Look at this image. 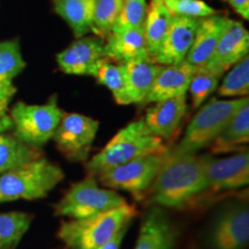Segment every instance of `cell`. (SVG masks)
I'll return each mask as SVG.
<instances>
[{"label": "cell", "instance_id": "44dd1931", "mask_svg": "<svg viewBox=\"0 0 249 249\" xmlns=\"http://www.w3.org/2000/svg\"><path fill=\"white\" fill-rule=\"evenodd\" d=\"M96 0H53V8L77 38L95 33L93 14Z\"/></svg>", "mask_w": 249, "mask_h": 249}, {"label": "cell", "instance_id": "f1b7e54d", "mask_svg": "<svg viewBox=\"0 0 249 249\" xmlns=\"http://www.w3.org/2000/svg\"><path fill=\"white\" fill-rule=\"evenodd\" d=\"M249 92V55L235 64L227 75L224 77L218 95L223 97L247 96Z\"/></svg>", "mask_w": 249, "mask_h": 249}, {"label": "cell", "instance_id": "5bb4252c", "mask_svg": "<svg viewBox=\"0 0 249 249\" xmlns=\"http://www.w3.org/2000/svg\"><path fill=\"white\" fill-rule=\"evenodd\" d=\"M104 58V42L99 37H80L57 54V62L65 74L93 76L98 61Z\"/></svg>", "mask_w": 249, "mask_h": 249}, {"label": "cell", "instance_id": "1f68e13d", "mask_svg": "<svg viewBox=\"0 0 249 249\" xmlns=\"http://www.w3.org/2000/svg\"><path fill=\"white\" fill-rule=\"evenodd\" d=\"M172 15L202 18L216 14V11L202 0H163Z\"/></svg>", "mask_w": 249, "mask_h": 249}, {"label": "cell", "instance_id": "e575fe53", "mask_svg": "<svg viewBox=\"0 0 249 249\" xmlns=\"http://www.w3.org/2000/svg\"><path fill=\"white\" fill-rule=\"evenodd\" d=\"M13 128V124H12V119L11 117L7 116H2L0 117V135L1 134H4V132H6V130Z\"/></svg>", "mask_w": 249, "mask_h": 249}, {"label": "cell", "instance_id": "d4e9b609", "mask_svg": "<svg viewBox=\"0 0 249 249\" xmlns=\"http://www.w3.org/2000/svg\"><path fill=\"white\" fill-rule=\"evenodd\" d=\"M172 17L163 0H150L144 22L145 43L150 59L157 53L172 21Z\"/></svg>", "mask_w": 249, "mask_h": 249}, {"label": "cell", "instance_id": "ffe728a7", "mask_svg": "<svg viewBox=\"0 0 249 249\" xmlns=\"http://www.w3.org/2000/svg\"><path fill=\"white\" fill-rule=\"evenodd\" d=\"M126 75V92L129 104H142L163 65L151 59L124 64Z\"/></svg>", "mask_w": 249, "mask_h": 249}, {"label": "cell", "instance_id": "ac0fdd59", "mask_svg": "<svg viewBox=\"0 0 249 249\" xmlns=\"http://www.w3.org/2000/svg\"><path fill=\"white\" fill-rule=\"evenodd\" d=\"M104 58L117 61L118 64L150 59L145 43L144 28L110 33L107 42H104Z\"/></svg>", "mask_w": 249, "mask_h": 249}, {"label": "cell", "instance_id": "2e32d148", "mask_svg": "<svg viewBox=\"0 0 249 249\" xmlns=\"http://www.w3.org/2000/svg\"><path fill=\"white\" fill-rule=\"evenodd\" d=\"M177 232L160 207H152L143 218L134 249H174Z\"/></svg>", "mask_w": 249, "mask_h": 249}, {"label": "cell", "instance_id": "9a60e30c", "mask_svg": "<svg viewBox=\"0 0 249 249\" xmlns=\"http://www.w3.org/2000/svg\"><path fill=\"white\" fill-rule=\"evenodd\" d=\"M186 112L187 96H177L156 102L154 107H149L145 112L143 121L152 135L161 140H167L178 129Z\"/></svg>", "mask_w": 249, "mask_h": 249}, {"label": "cell", "instance_id": "7402d4cb", "mask_svg": "<svg viewBox=\"0 0 249 249\" xmlns=\"http://www.w3.org/2000/svg\"><path fill=\"white\" fill-rule=\"evenodd\" d=\"M26 67L18 39L0 42V98L11 101L17 92L13 80Z\"/></svg>", "mask_w": 249, "mask_h": 249}, {"label": "cell", "instance_id": "4316f807", "mask_svg": "<svg viewBox=\"0 0 249 249\" xmlns=\"http://www.w3.org/2000/svg\"><path fill=\"white\" fill-rule=\"evenodd\" d=\"M93 77L99 85L107 87L113 95L118 104L128 105L126 92V75H124V64L113 65L108 59L102 58L98 61Z\"/></svg>", "mask_w": 249, "mask_h": 249}, {"label": "cell", "instance_id": "cb8c5ba5", "mask_svg": "<svg viewBox=\"0 0 249 249\" xmlns=\"http://www.w3.org/2000/svg\"><path fill=\"white\" fill-rule=\"evenodd\" d=\"M42 157L40 148L28 144L15 135H0V173L8 172Z\"/></svg>", "mask_w": 249, "mask_h": 249}, {"label": "cell", "instance_id": "d6986e66", "mask_svg": "<svg viewBox=\"0 0 249 249\" xmlns=\"http://www.w3.org/2000/svg\"><path fill=\"white\" fill-rule=\"evenodd\" d=\"M229 18L213 14L200 18L194 42L185 59L187 64L194 67L204 66L213 53L216 45L225 29Z\"/></svg>", "mask_w": 249, "mask_h": 249}, {"label": "cell", "instance_id": "30bf717a", "mask_svg": "<svg viewBox=\"0 0 249 249\" xmlns=\"http://www.w3.org/2000/svg\"><path fill=\"white\" fill-rule=\"evenodd\" d=\"M99 123L79 113H65L53 134L58 150L68 160L85 161L98 132Z\"/></svg>", "mask_w": 249, "mask_h": 249}, {"label": "cell", "instance_id": "5b68a950", "mask_svg": "<svg viewBox=\"0 0 249 249\" xmlns=\"http://www.w3.org/2000/svg\"><path fill=\"white\" fill-rule=\"evenodd\" d=\"M246 104H249L248 97L231 101L211 99L197 111L181 141L170 151L177 155L196 154L201 149L209 147L236 112Z\"/></svg>", "mask_w": 249, "mask_h": 249}, {"label": "cell", "instance_id": "52a82bcc", "mask_svg": "<svg viewBox=\"0 0 249 249\" xmlns=\"http://www.w3.org/2000/svg\"><path fill=\"white\" fill-rule=\"evenodd\" d=\"M65 112L58 107L55 98L43 105H30L18 102L11 110L14 135L21 141L40 148L53 134Z\"/></svg>", "mask_w": 249, "mask_h": 249}, {"label": "cell", "instance_id": "8fae6325", "mask_svg": "<svg viewBox=\"0 0 249 249\" xmlns=\"http://www.w3.org/2000/svg\"><path fill=\"white\" fill-rule=\"evenodd\" d=\"M208 186L214 191L236 189L249 183V155L247 150L225 158L201 156Z\"/></svg>", "mask_w": 249, "mask_h": 249}, {"label": "cell", "instance_id": "7c38bea8", "mask_svg": "<svg viewBox=\"0 0 249 249\" xmlns=\"http://www.w3.org/2000/svg\"><path fill=\"white\" fill-rule=\"evenodd\" d=\"M249 33L239 21L229 18L216 49L209 60L205 62V70L224 75V73L248 55Z\"/></svg>", "mask_w": 249, "mask_h": 249}, {"label": "cell", "instance_id": "8d00e7d4", "mask_svg": "<svg viewBox=\"0 0 249 249\" xmlns=\"http://www.w3.org/2000/svg\"><path fill=\"white\" fill-rule=\"evenodd\" d=\"M223 1H227V2H229V0H223Z\"/></svg>", "mask_w": 249, "mask_h": 249}, {"label": "cell", "instance_id": "8992f818", "mask_svg": "<svg viewBox=\"0 0 249 249\" xmlns=\"http://www.w3.org/2000/svg\"><path fill=\"white\" fill-rule=\"evenodd\" d=\"M126 203L124 197L113 189L101 188L95 177L90 174L86 179L74 183L61 200L54 204V214L71 219H83Z\"/></svg>", "mask_w": 249, "mask_h": 249}, {"label": "cell", "instance_id": "ba28073f", "mask_svg": "<svg viewBox=\"0 0 249 249\" xmlns=\"http://www.w3.org/2000/svg\"><path fill=\"white\" fill-rule=\"evenodd\" d=\"M249 242L247 202H226L211 220L207 234L210 249H245Z\"/></svg>", "mask_w": 249, "mask_h": 249}, {"label": "cell", "instance_id": "e0dca14e", "mask_svg": "<svg viewBox=\"0 0 249 249\" xmlns=\"http://www.w3.org/2000/svg\"><path fill=\"white\" fill-rule=\"evenodd\" d=\"M196 67L186 61L178 65L163 66L149 90L142 104L165 101V99L187 95L189 82Z\"/></svg>", "mask_w": 249, "mask_h": 249}, {"label": "cell", "instance_id": "6da1fadb", "mask_svg": "<svg viewBox=\"0 0 249 249\" xmlns=\"http://www.w3.org/2000/svg\"><path fill=\"white\" fill-rule=\"evenodd\" d=\"M207 189L209 186L201 157L167 150L148 193L150 202L157 207L181 208Z\"/></svg>", "mask_w": 249, "mask_h": 249}, {"label": "cell", "instance_id": "603a6c76", "mask_svg": "<svg viewBox=\"0 0 249 249\" xmlns=\"http://www.w3.org/2000/svg\"><path fill=\"white\" fill-rule=\"evenodd\" d=\"M249 141V104H246L229 121L209 145L213 154L238 150Z\"/></svg>", "mask_w": 249, "mask_h": 249}, {"label": "cell", "instance_id": "7a4b0ae2", "mask_svg": "<svg viewBox=\"0 0 249 249\" xmlns=\"http://www.w3.org/2000/svg\"><path fill=\"white\" fill-rule=\"evenodd\" d=\"M135 214V207L126 203L83 219H71L61 223L58 238L68 249H98L129 225Z\"/></svg>", "mask_w": 249, "mask_h": 249}, {"label": "cell", "instance_id": "d6a6232c", "mask_svg": "<svg viewBox=\"0 0 249 249\" xmlns=\"http://www.w3.org/2000/svg\"><path fill=\"white\" fill-rule=\"evenodd\" d=\"M232 8L245 20L249 18V0H229Z\"/></svg>", "mask_w": 249, "mask_h": 249}, {"label": "cell", "instance_id": "4dcf8cb0", "mask_svg": "<svg viewBox=\"0 0 249 249\" xmlns=\"http://www.w3.org/2000/svg\"><path fill=\"white\" fill-rule=\"evenodd\" d=\"M124 0H96L93 26L99 38H105L111 33L118 15L123 8Z\"/></svg>", "mask_w": 249, "mask_h": 249}, {"label": "cell", "instance_id": "484cf974", "mask_svg": "<svg viewBox=\"0 0 249 249\" xmlns=\"http://www.w3.org/2000/svg\"><path fill=\"white\" fill-rule=\"evenodd\" d=\"M33 222V216L23 211L0 213V249H15Z\"/></svg>", "mask_w": 249, "mask_h": 249}, {"label": "cell", "instance_id": "9c48e42d", "mask_svg": "<svg viewBox=\"0 0 249 249\" xmlns=\"http://www.w3.org/2000/svg\"><path fill=\"white\" fill-rule=\"evenodd\" d=\"M165 152L141 156L124 164L103 170L95 176H97L99 182L107 188L126 191L135 196L143 195L154 182Z\"/></svg>", "mask_w": 249, "mask_h": 249}, {"label": "cell", "instance_id": "4fadbf2b", "mask_svg": "<svg viewBox=\"0 0 249 249\" xmlns=\"http://www.w3.org/2000/svg\"><path fill=\"white\" fill-rule=\"evenodd\" d=\"M200 18L173 15L157 53L151 60L163 66L178 65L185 59L194 42Z\"/></svg>", "mask_w": 249, "mask_h": 249}, {"label": "cell", "instance_id": "83f0119b", "mask_svg": "<svg viewBox=\"0 0 249 249\" xmlns=\"http://www.w3.org/2000/svg\"><path fill=\"white\" fill-rule=\"evenodd\" d=\"M222 76L223 75L205 70L204 67H196L188 87L193 108H198L207 101L211 93L218 88Z\"/></svg>", "mask_w": 249, "mask_h": 249}, {"label": "cell", "instance_id": "f546056e", "mask_svg": "<svg viewBox=\"0 0 249 249\" xmlns=\"http://www.w3.org/2000/svg\"><path fill=\"white\" fill-rule=\"evenodd\" d=\"M147 11V0H124L123 8L112 27L111 33L144 28Z\"/></svg>", "mask_w": 249, "mask_h": 249}, {"label": "cell", "instance_id": "836d02e7", "mask_svg": "<svg viewBox=\"0 0 249 249\" xmlns=\"http://www.w3.org/2000/svg\"><path fill=\"white\" fill-rule=\"evenodd\" d=\"M128 226L129 225H126L124 227H123V229H121L120 231L118 232L117 234L114 235L110 241H107V244L103 245L102 247L98 248V249H120L121 241H123L124 236V234H126L127 230H128Z\"/></svg>", "mask_w": 249, "mask_h": 249}, {"label": "cell", "instance_id": "277c9868", "mask_svg": "<svg viewBox=\"0 0 249 249\" xmlns=\"http://www.w3.org/2000/svg\"><path fill=\"white\" fill-rule=\"evenodd\" d=\"M64 178V171L44 157L0 173V203L43 198Z\"/></svg>", "mask_w": 249, "mask_h": 249}, {"label": "cell", "instance_id": "3957f363", "mask_svg": "<svg viewBox=\"0 0 249 249\" xmlns=\"http://www.w3.org/2000/svg\"><path fill=\"white\" fill-rule=\"evenodd\" d=\"M167 151L163 140L152 135L143 119L133 121L120 129L98 154L87 163L90 174L124 164L134 158Z\"/></svg>", "mask_w": 249, "mask_h": 249}, {"label": "cell", "instance_id": "d590c367", "mask_svg": "<svg viewBox=\"0 0 249 249\" xmlns=\"http://www.w3.org/2000/svg\"><path fill=\"white\" fill-rule=\"evenodd\" d=\"M9 102H11V101H7V99L0 98V117L6 116V114H7Z\"/></svg>", "mask_w": 249, "mask_h": 249}]
</instances>
